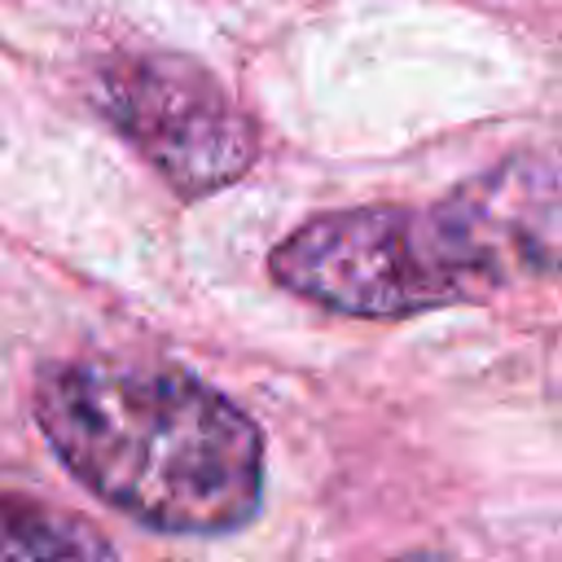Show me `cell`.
<instances>
[{
  "label": "cell",
  "instance_id": "cell-4",
  "mask_svg": "<svg viewBox=\"0 0 562 562\" xmlns=\"http://www.w3.org/2000/svg\"><path fill=\"white\" fill-rule=\"evenodd\" d=\"M110 553L83 522L61 518L44 505L0 496V558H97Z\"/></svg>",
  "mask_w": 562,
  "mask_h": 562
},
{
  "label": "cell",
  "instance_id": "cell-3",
  "mask_svg": "<svg viewBox=\"0 0 562 562\" xmlns=\"http://www.w3.org/2000/svg\"><path fill=\"white\" fill-rule=\"evenodd\" d=\"M101 114L184 198L233 184L259 154L255 123L189 57L127 53L97 79Z\"/></svg>",
  "mask_w": 562,
  "mask_h": 562
},
{
  "label": "cell",
  "instance_id": "cell-1",
  "mask_svg": "<svg viewBox=\"0 0 562 562\" xmlns=\"http://www.w3.org/2000/svg\"><path fill=\"white\" fill-rule=\"evenodd\" d=\"M35 422L88 492L154 531H233L259 509L255 422L189 373L119 360L57 364L35 391Z\"/></svg>",
  "mask_w": 562,
  "mask_h": 562
},
{
  "label": "cell",
  "instance_id": "cell-2",
  "mask_svg": "<svg viewBox=\"0 0 562 562\" xmlns=\"http://www.w3.org/2000/svg\"><path fill=\"white\" fill-rule=\"evenodd\" d=\"M558 184L509 162L439 206H360L299 224L268 259L272 277L329 312L417 316L474 303L518 272L544 268L562 237L549 233Z\"/></svg>",
  "mask_w": 562,
  "mask_h": 562
}]
</instances>
